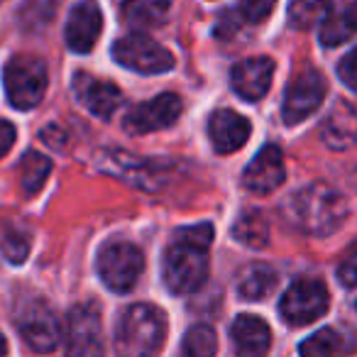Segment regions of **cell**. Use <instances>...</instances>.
Instances as JSON below:
<instances>
[{
	"mask_svg": "<svg viewBox=\"0 0 357 357\" xmlns=\"http://www.w3.org/2000/svg\"><path fill=\"white\" fill-rule=\"evenodd\" d=\"M287 218L303 235L326 238L335 233L347 218V201L333 186L313 181L289 199Z\"/></svg>",
	"mask_w": 357,
	"mask_h": 357,
	"instance_id": "obj_1",
	"label": "cell"
},
{
	"mask_svg": "<svg viewBox=\"0 0 357 357\" xmlns=\"http://www.w3.org/2000/svg\"><path fill=\"white\" fill-rule=\"evenodd\" d=\"M167 340V316L152 303H132L120 316L115 345L125 355H157Z\"/></svg>",
	"mask_w": 357,
	"mask_h": 357,
	"instance_id": "obj_2",
	"label": "cell"
},
{
	"mask_svg": "<svg viewBox=\"0 0 357 357\" xmlns=\"http://www.w3.org/2000/svg\"><path fill=\"white\" fill-rule=\"evenodd\" d=\"M3 81H6V93L8 100L13 103V108L32 110L45 98L50 76H47V66L42 59L30 54H20L13 56L6 64Z\"/></svg>",
	"mask_w": 357,
	"mask_h": 357,
	"instance_id": "obj_3",
	"label": "cell"
},
{
	"mask_svg": "<svg viewBox=\"0 0 357 357\" xmlns=\"http://www.w3.org/2000/svg\"><path fill=\"white\" fill-rule=\"evenodd\" d=\"M208 279V255L206 248L176 243L164 255V284L172 294H194Z\"/></svg>",
	"mask_w": 357,
	"mask_h": 357,
	"instance_id": "obj_4",
	"label": "cell"
},
{
	"mask_svg": "<svg viewBox=\"0 0 357 357\" xmlns=\"http://www.w3.org/2000/svg\"><path fill=\"white\" fill-rule=\"evenodd\" d=\"M98 277L110 291L128 294L135 289L137 279L144 272V255L137 245L125 243V240H113L98 252Z\"/></svg>",
	"mask_w": 357,
	"mask_h": 357,
	"instance_id": "obj_5",
	"label": "cell"
},
{
	"mask_svg": "<svg viewBox=\"0 0 357 357\" xmlns=\"http://www.w3.org/2000/svg\"><path fill=\"white\" fill-rule=\"evenodd\" d=\"M331 294L321 279H298L284 291L279 313L289 326H308L328 311Z\"/></svg>",
	"mask_w": 357,
	"mask_h": 357,
	"instance_id": "obj_6",
	"label": "cell"
},
{
	"mask_svg": "<svg viewBox=\"0 0 357 357\" xmlns=\"http://www.w3.org/2000/svg\"><path fill=\"white\" fill-rule=\"evenodd\" d=\"M113 59L120 66L137 74H164L174 69V56L162 45L144 35H128L120 37L113 45Z\"/></svg>",
	"mask_w": 357,
	"mask_h": 357,
	"instance_id": "obj_7",
	"label": "cell"
},
{
	"mask_svg": "<svg viewBox=\"0 0 357 357\" xmlns=\"http://www.w3.org/2000/svg\"><path fill=\"white\" fill-rule=\"evenodd\" d=\"M326 98V81L316 69H303L294 81L289 84L287 96H284L282 118L287 125H296L301 120L311 118L321 108Z\"/></svg>",
	"mask_w": 357,
	"mask_h": 357,
	"instance_id": "obj_8",
	"label": "cell"
},
{
	"mask_svg": "<svg viewBox=\"0 0 357 357\" xmlns=\"http://www.w3.org/2000/svg\"><path fill=\"white\" fill-rule=\"evenodd\" d=\"M17 328H20L25 342L37 352H52L56 350L61 340V323L56 318L54 308L42 298L30 301L22 308L20 318H17Z\"/></svg>",
	"mask_w": 357,
	"mask_h": 357,
	"instance_id": "obj_9",
	"label": "cell"
},
{
	"mask_svg": "<svg viewBox=\"0 0 357 357\" xmlns=\"http://www.w3.org/2000/svg\"><path fill=\"white\" fill-rule=\"evenodd\" d=\"M66 350L71 355L103 352V323L93 303H79L66 316Z\"/></svg>",
	"mask_w": 357,
	"mask_h": 357,
	"instance_id": "obj_10",
	"label": "cell"
},
{
	"mask_svg": "<svg viewBox=\"0 0 357 357\" xmlns=\"http://www.w3.org/2000/svg\"><path fill=\"white\" fill-rule=\"evenodd\" d=\"M178 115H181V98L176 93H162L130 108V113L125 115V130L130 135H147L174 125Z\"/></svg>",
	"mask_w": 357,
	"mask_h": 357,
	"instance_id": "obj_11",
	"label": "cell"
},
{
	"mask_svg": "<svg viewBox=\"0 0 357 357\" xmlns=\"http://www.w3.org/2000/svg\"><path fill=\"white\" fill-rule=\"evenodd\" d=\"M284 154L277 144H267L257 152V157L248 164L243 174V186L250 194H272L284 181Z\"/></svg>",
	"mask_w": 357,
	"mask_h": 357,
	"instance_id": "obj_12",
	"label": "cell"
},
{
	"mask_svg": "<svg viewBox=\"0 0 357 357\" xmlns=\"http://www.w3.org/2000/svg\"><path fill=\"white\" fill-rule=\"evenodd\" d=\"M103 30V13H100L96 0H84L71 10L69 22H66V45L76 54H86L96 47Z\"/></svg>",
	"mask_w": 357,
	"mask_h": 357,
	"instance_id": "obj_13",
	"label": "cell"
},
{
	"mask_svg": "<svg viewBox=\"0 0 357 357\" xmlns=\"http://www.w3.org/2000/svg\"><path fill=\"white\" fill-rule=\"evenodd\" d=\"M272 79H274V61L269 59V56L243 59L230 71L233 91L240 98L250 100V103H255V100L267 96L269 86H272Z\"/></svg>",
	"mask_w": 357,
	"mask_h": 357,
	"instance_id": "obj_14",
	"label": "cell"
},
{
	"mask_svg": "<svg viewBox=\"0 0 357 357\" xmlns=\"http://www.w3.org/2000/svg\"><path fill=\"white\" fill-rule=\"evenodd\" d=\"M74 93L81 100V105H86L89 113L100 120L113 118L115 110L123 105V93L118 86H113L110 81L93 79L89 74L74 76Z\"/></svg>",
	"mask_w": 357,
	"mask_h": 357,
	"instance_id": "obj_15",
	"label": "cell"
},
{
	"mask_svg": "<svg viewBox=\"0 0 357 357\" xmlns=\"http://www.w3.org/2000/svg\"><path fill=\"white\" fill-rule=\"evenodd\" d=\"M250 120L230 108L215 110L208 120V137L218 154H233L250 139Z\"/></svg>",
	"mask_w": 357,
	"mask_h": 357,
	"instance_id": "obj_16",
	"label": "cell"
},
{
	"mask_svg": "<svg viewBox=\"0 0 357 357\" xmlns=\"http://www.w3.org/2000/svg\"><path fill=\"white\" fill-rule=\"evenodd\" d=\"M98 167L103 172L113 174L118 178H125L128 184H135L139 189H157V176L152 172V164H147V159L132 157L130 152H120V149H108V152H100Z\"/></svg>",
	"mask_w": 357,
	"mask_h": 357,
	"instance_id": "obj_17",
	"label": "cell"
},
{
	"mask_svg": "<svg viewBox=\"0 0 357 357\" xmlns=\"http://www.w3.org/2000/svg\"><path fill=\"white\" fill-rule=\"evenodd\" d=\"M321 139L331 149H347L357 142V108L350 100H337L321 125Z\"/></svg>",
	"mask_w": 357,
	"mask_h": 357,
	"instance_id": "obj_18",
	"label": "cell"
},
{
	"mask_svg": "<svg viewBox=\"0 0 357 357\" xmlns=\"http://www.w3.org/2000/svg\"><path fill=\"white\" fill-rule=\"evenodd\" d=\"M230 337L240 355H264L272 345V331L259 316L243 313L230 326Z\"/></svg>",
	"mask_w": 357,
	"mask_h": 357,
	"instance_id": "obj_19",
	"label": "cell"
},
{
	"mask_svg": "<svg viewBox=\"0 0 357 357\" xmlns=\"http://www.w3.org/2000/svg\"><path fill=\"white\" fill-rule=\"evenodd\" d=\"M172 0H123L120 17L135 30H149L164 22Z\"/></svg>",
	"mask_w": 357,
	"mask_h": 357,
	"instance_id": "obj_20",
	"label": "cell"
},
{
	"mask_svg": "<svg viewBox=\"0 0 357 357\" xmlns=\"http://www.w3.org/2000/svg\"><path fill=\"white\" fill-rule=\"evenodd\" d=\"M277 287V272L267 264H252L240 274L238 294L245 301H262Z\"/></svg>",
	"mask_w": 357,
	"mask_h": 357,
	"instance_id": "obj_21",
	"label": "cell"
},
{
	"mask_svg": "<svg viewBox=\"0 0 357 357\" xmlns=\"http://www.w3.org/2000/svg\"><path fill=\"white\" fill-rule=\"evenodd\" d=\"M233 238L250 250H262L269 243V223L262 213L248 211L233 225Z\"/></svg>",
	"mask_w": 357,
	"mask_h": 357,
	"instance_id": "obj_22",
	"label": "cell"
},
{
	"mask_svg": "<svg viewBox=\"0 0 357 357\" xmlns=\"http://www.w3.org/2000/svg\"><path fill=\"white\" fill-rule=\"evenodd\" d=\"M331 13L328 0H291L289 3V25L294 30H311L321 25Z\"/></svg>",
	"mask_w": 357,
	"mask_h": 357,
	"instance_id": "obj_23",
	"label": "cell"
},
{
	"mask_svg": "<svg viewBox=\"0 0 357 357\" xmlns=\"http://www.w3.org/2000/svg\"><path fill=\"white\" fill-rule=\"evenodd\" d=\"M52 172V162L40 152H27L20 162V184H22V191L27 196H35L42 191L45 186L47 176Z\"/></svg>",
	"mask_w": 357,
	"mask_h": 357,
	"instance_id": "obj_24",
	"label": "cell"
},
{
	"mask_svg": "<svg viewBox=\"0 0 357 357\" xmlns=\"http://www.w3.org/2000/svg\"><path fill=\"white\" fill-rule=\"evenodd\" d=\"M181 350L189 357H211L218 350V337L215 331L206 323H196L186 331L184 342H181Z\"/></svg>",
	"mask_w": 357,
	"mask_h": 357,
	"instance_id": "obj_25",
	"label": "cell"
},
{
	"mask_svg": "<svg viewBox=\"0 0 357 357\" xmlns=\"http://www.w3.org/2000/svg\"><path fill=\"white\" fill-rule=\"evenodd\" d=\"M342 350H345V340H342V335L335 328H323V331L313 333L298 347V352L306 357H328V355H337Z\"/></svg>",
	"mask_w": 357,
	"mask_h": 357,
	"instance_id": "obj_26",
	"label": "cell"
},
{
	"mask_svg": "<svg viewBox=\"0 0 357 357\" xmlns=\"http://www.w3.org/2000/svg\"><path fill=\"white\" fill-rule=\"evenodd\" d=\"M355 27H352L350 17L345 13H328V17L321 22V42L326 47H337L342 45L345 40H350L355 35Z\"/></svg>",
	"mask_w": 357,
	"mask_h": 357,
	"instance_id": "obj_27",
	"label": "cell"
},
{
	"mask_svg": "<svg viewBox=\"0 0 357 357\" xmlns=\"http://www.w3.org/2000/svg\"><path fill=\"white\" fill-rule=\"evenodd\" d=\"M0 252L10 264H22L27 259V255H30V240L20 230H10L0 243Z\"/></svg>",
	"mask_w": 357,
	"mask_h": 357,
	"instance_id": "obj_28",
	"label": "cell"
},
{
	"mask_svg": "<svg viewBox=\"0 0 357 357\" xmlns=\"http://www.w3.org/2000/svg\"><path fill=\"white\" fill-rule=\"evenodd\" d=\"M176 240L181 243H189V245H199V248H211L213 243V225L211 223H199V225H191V228L184 230H176Z\"/></svg>",
	"mask_w": 357,
	"mask_h": 357,
	"instance_id": "obj_29",
	"label": "cell"
},
{
	"mask_svg": "<svg viewBox=\"0 0 357 357\" xmlns=\"http://www.w3.org/2000/svg\"><path fill=\"white\" fill-rule=\"evenodd\" d=\"M277 0H240V13L248 22H264L272 15Z\"/></svg>",
	"mask_w": 357,
	"mask_h": 357,
	"instance_id": "obj_30",
	"label": "cell"
},
{
	"mask_svg": "<svg viewBox=\"0 0 357 357\" xmlns=\"http://www.w3.org/2000/svg\"><path fill=\"white\" fill-rule=\"evenodd\" d=\"M337 76L347 89L357 91V50H352L350 54H345L337 64Z\"/></svg>",
	"mask_w": 357,
	"mask_h": 357,
	"instance_id": "obj_31",
	"label": "cell"
},
{
	"mask_svg": "<svg viewBox=\"0 0 357 357\" xmlns=\"http://www.w3.org/2000/svg\"><path fill=\"white\" fill-rule=\"evenodd\" d=\"M337 277H340V282L345 284L347 289L357 287V248L342 259V264L337 267Z\"/></svg>",
	"mask_w": 357,
	"mask_h": 357,
	"instance_id": "obj_32",
	"label": "cell"
},
{
	"mask_svg": "<svg viewBox=\"0 0 357 357\" xmlns=\"http://www.w3.org/2000/svg\"><path fill=\"white\" fill-rule=\"evenodd\" d=\"M15 128H13V123H8V120H0V159L6 157L8 152L13 149V144H15Z\"/></svg>",
	"mask_w": 357,
	"mask_h": 357,
	"instance_id": "obj_33",
	"label": "cell"
},
{
	"mask_svg": "<svg viewBox=\"0 0 357 357\" xmlns=\"http://www.w3.org/2000/svg\"><path fill=\"white\" fill-rule=\"evenodd\" d=\"M235 22H233V13H228V15H225V27L223 25H218L215 27V37H230V32L235 30Z\"/></svg>",
	"mask_w": 357,
	"mask_h": 357,
	"instance_id": "obj_34",
	"label": "cell"
},
{
	"mask_svg": "<svg viewBox=\"0 0 357 357\" xmlns=\"http://www.w3.org/2000/svg\"><path fill=\"white\" fill-rule=\"evenodd\" d=\"M345 15L350 17L352 27H355V30H357V0H355V3H352L350 8H347V10H345Z\"/></svg>",
	"mask_w": 357,
	"mask_h": 357,
	"instance_id": "obj_35",
	"label": "cell"
},
{
	"mask_svg": "<svg viewBox=\"0 0 357 357\" xmlns=\"http://www.w3.org/2000/svg\"><path fill=\"white\" fill-rule=\"evenodd\" d=\"M6 352H8V342L3 337V333H0V355H6Z\"/></svg>",
	"mask_w": 357,
	"mask_h": 357,
	"instance_id": "obj_36",
	"label": "cell"
}]
</instances>
